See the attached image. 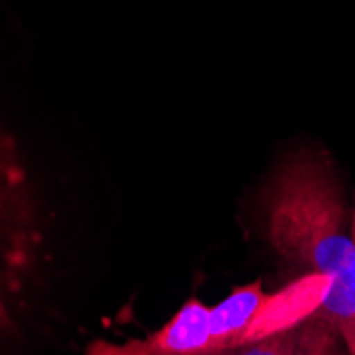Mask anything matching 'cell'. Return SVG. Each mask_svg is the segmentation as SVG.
I'll use <instances>...</instances> for the list:
<instances>
[{
  "mask_svg": "<svg viewBox=\"0 0 355 355\" xmlns=\"http://www.w3.org/2000/svg\"><path fill=\"white\" fill-rule=\"evenodd\" d=\"M7 324H9V311L3 302H0V330H3Z\"/></svg>",
  "mask_w": 355,
  "mask_h": 355,
  "instance_id": "obj_4",
  "label": "cell"
},
{
  "mask_svg": "<svg viewBox=\"0 0 355 355\" xmlns=\"http://www.w3.org/2000/svg\"><path fill=\"white\" fill-rule=\"evenodd\" d=\"M351 236L355 241V211H353V217H351Z\"/></svg>",
  "mask_w": 355,
  "mask_h": 355,
  "instance_id": "obj_5",
  "label": "cell"
},
{
  "mask_svg": "<svg viewBox=\"0 0 355 355\" xmlns=\"http://www.w3.org/2000/svg\"><path fill=\"white\" fill-rule=\"evenodd\" d=\"M28 177L13 137L0 125V260L15 264L21 241L30 230ZM0 302L5 304L3 294Z\"/></svg>",
  "mask_w": 355,
  "mask_h": 355,
  "instance_id": "obj_2",
  "label": "cell"
},
{
  "mask_svg": "<svg viewBox=\"0 0 355 355\" xmlns=\"http://www.w3.org/2000/svg\"><path fill=\"white\" fill-rule=\"evenodd\" d=\"M225 355H349L334 324L319 311L298 324Z\"/></svg>",
  "mask_w": 355,
  "mask_h": 355,
  "instance_id": "obj_3",
  "label": "cell"
},
{
  "mask_svg": "<svg viewBox=\"0 0 355 355\" xmlns=\"http://www.w3.org/2000/svg\"><path fill=\"white\" fill-rule=\"evenodd\" d=\"M328 289V275H302L277 292H264L262 283L253 281L217 304L187 300L143 338L94 340L85 355H225L298 324L321 306Z\"/></svg>",
  "mask_w": 355,
  "mask_h": 355,
  "instance_id": "obj_1",
  "label": "cell"
}]
</instances>
